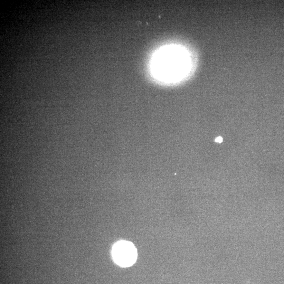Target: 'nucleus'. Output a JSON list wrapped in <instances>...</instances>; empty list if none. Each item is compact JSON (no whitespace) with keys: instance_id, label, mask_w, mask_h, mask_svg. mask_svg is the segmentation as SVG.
<instances>
[{"instance_id":"1","label":"nucleus","mask_w":284,"mask_h":284,"mask_svg":"<svg viewBox=\"0 0 284 284\" xmlns=\"http://www.w3.org/2000/svg\"><path fill=\"white\" fill-rule=\"evenodd\" d=\"M188 56L178 49H168L160 53L155 62L157 72L164 77L178 78L185 74L189 68Z\"/></svg>"},{"instance_id":"2","label":"nucleus","mask_w":284,"mask_h":284,"mask_svg":"<svg viewBox=\"0 0 284 284\" xmlns=\"http://www.w3.org/2000/svg\"><path fill=\"white\" fill-rule=\"evenodd\" d=\"M112 256L114 261L122 267H128L137 260V253L132 243L125 241H119L113 245Z\"/></svg>"},{"instance_id":"3","label":"nucleus","mask_w":284,"mask_h":284,"mask_svg":"<svg viewBox=\"0 0 284 284\" xmlns=\"http://www.w3.org/2000/svg\"><path fill=\"white\" fill-rule=\"evenodd\" d=\"M223 139L221 137H218L216 139V141L217 142H219V143H221V142H222Z\"/></svg>"}]
</instances>
